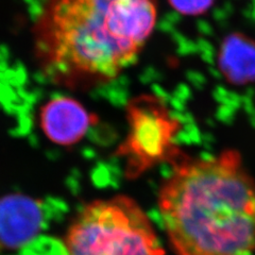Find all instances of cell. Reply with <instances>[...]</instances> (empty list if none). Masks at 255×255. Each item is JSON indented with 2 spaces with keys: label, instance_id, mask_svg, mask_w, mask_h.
I'll use <instances>...</instances> for the list:
<instances>
[{
  "label": "cell",
  "instance_id": "obj_1",
  "mask_svg": "<svg viewBox=\"0 0 255 255\" xmlns=\"http://www.w3.org/2000/svg\"><path fill=\"white\" fill-rule=\"evenodd\" d=\"M157 0H46L34 22V55L51 81L107 83L136 62L152 34Z\"/></svg>",
  "mask_w": 255,
  "mask_h": 255
},
{
  "label": "cell",
  "instance_id": "obj_2",
  "mask_svg": "<svg viewBox=\"0 0 255 255\" xmlns=\"http://www.w3.org/2000/svg\"><path fill=\"white\" fill-rule=\"evenodd\" d=\"M157 207L177 255L255 253V179L237 150L179 159Z\"/></svg>",
  "mask_w": 255,
  "mask_h": 255
},
{
  "label": "cell",
  "instance_id": "obj_3",
  "mask_svg": "<svg viewBox=\"0 0 255 255\" xmlns=\"http://www.w3.org/2000/svg\"><path fill=\"white\" fill-rule=\"evenodd\" d=\"M62 255H166L147 213L116 195L85 205L70 223Z\"/></svg>",
  "mask_w": 255,
  "mask_h": 255
},
{
  "label": "cell",
  "instance_id": "obj_4",
  "mask_svg": "<svg viewBox=\"0 0 255 255\" xmlns=\"http://www.w3.org/2000/svg\"><path fill=\"white\" fill-rule=\"evenodd\" d=\"M130 130L119 153L126 156L129 169L141 172L158 162L178 157L174 135L178 122L162 102L152 96H141L129 103Z\"/></svg>",
  "mask_w": 255,
  "mask_h": 255
},
{
  "label": "cell",
  "instance_id": "obj_5",
  "mask_svg": "<svg viewBox=\"0 0 255 255\" xmlns=\"http://www.w3.org/2000/svg\"><path fill=\"white\" fill-rule=\"evenodd\" d=\"M94 123V115L81 102L65 96L46 102L39 113V125L44 135L60 146L79 142Z\"/></svg>",
  "mask_w": 255,
  "mask_h": 255
},
{
  "label": "cell",
  "instance_id": "obj_6",
  "mask_svg": "<svg viewBox=\"0 0 255 255\" xmlns=\"http://www.w3.org/2000/svg\"><path fill=\"white\" fill-rule=\"evenodd\" d=\"M39 204L29 197L9 196L0 200V250L26 245L43 226Z\"/></svg>",
  "mask_w": 255,
  "mask_h": 255
},
{
  "label": "cell",
  "instance_id": "obj_7",
  "mask_svg": "<svg viewBox=\"0 0 255 255\" xmlns=\"http://www.w3.org/2000/svg\"><path fill=\"white\" fill-rule=\"evenodd\" d=\"M218 67L230 84L255 82V41L238 32L227 35L219 48Z\"/></svg>",
  "mask_w": 255,
  "mask_h": 255
},
{
  "label": "cell",
  "instance_id": "obj_8",
  "mask_svg": "<svg viewBox=\"0 0 255 255\" xmlns=\"http://www.w3.org/2000/svg\"><path fill=\"white\" fill-rule=\"evenodd\" d=\"M172 9L185 16H199L213 6L215 0H168Z\"/></svg>",
  "mask_w": 255,
  "mask_h": 255
}]
</instances>
